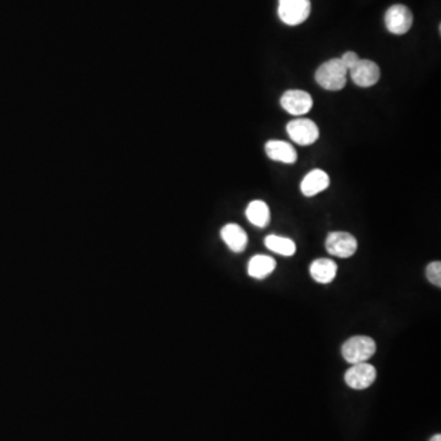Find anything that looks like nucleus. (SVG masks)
<instances>
[{"mask_svg": "<svg viewBox=\"0 0 441 441\" xmlns=\"http://www.w3.org/2000/svg\"><path fill=\"white\" fill-rule=\"evenodd\" d=\"M337 274V265L330 259H318L310 265V275L318 283L328 285L335 280Z\"/></svg>", "mask_w": 441, "mask_h": 441, "instance_id": "obj_13", "label": "nucleus"}, {"mask_svg": "<svg viewBox=\"0 0 441 441\" xmlns=\"http://www.w3.org/2000/svg\"><path fill=\"white\" fill-rule=\"evenodd\" d=\"M328 185H330V177L328 173L323 170H313L304 177L300 184V190L304 196L312 198L324 190L328 189Z\"/></svg>", "mask_w": 441, "mask_h": 441, "instance_id": "obj_10", "label": "nucleus"}, {"mask_svg": "<svg viewBox=\"0 0 441 441\" xmlns=\"http://www.w3.org/2000/svg\"><path fill=\"white\" fill-rule=\"evenodd\" d=\"M266 155L274 161L293 165L297 161V151L290 143L281 140H271L265 145Z\"/></svg>", "mask_w": 441, "mask_h": 441, "instance_id": "obj_12", "label": "nucleus"}, {"mask_svg": "<svg viewBox=\"0 0 441 441\" xmlns=\"http://www.w3.org/2000/svg\"><path fill=\"white\" fill-rule=\"evenodd\" d=\"M287 133L294 143L300 146L313 145L319 139L320 132L318 125L313 120L307 118H298L290 120L287 124Z\"/></svg>", "mask_w": 441, "mask_h": 441, "instance_id": "obj_4", "label": "nucleus"}, {"mask_svg": "<svg viewBox=\"0 0 441 441\" xmlns=\"http://www.w3.org/2000/svg\"><path fill=\"white\" fill-rule=\"evenodd\" d=\"M340 59H341V62L343 63V65L347 68V70L350 72V69L354 67L361 58L358 57L357 53L346 52Z\"/></svg>", "mask_w": 441, "mask_h": 441, "instance_id": "obj_18", "label": "nucleus"}, {"mask_svg": "<svg viewBox=\"0 0 441 441\" xmlns=\"http://www.w3.org/2000/svg\"><path fill=\"white\" fill-rule=\"evenodd\" d=\"M350 75L357 86L371 87L380 80V68L373 60L359 59L356 65L350 69Z\"/></svg>", "mask_w": 441, "mask_h": 441, "instance_id": "obj_9", "label": "nucleus"}, {"mask_svg": "<svg viewBox=\"0 0 441 441\" xmlns=\"http://www.w3.org/2000/svg\"><path fill=\"white\" fill-rule=\"evenodd\" d=\"M427 279L433 285L441 287V264L440 261H434L427 267Z\"/></svg>", "mask_w": 441, "mask_h": 441, "instance_id": "obj_17", "label": "nucleus"}, {"mask_svg": "<svg viewBox=\"0 0 441 441\" xmlns=\"http://www.w3.org/2000/svg\"><path fill=\"white\" fill-rule=\"evenodd\" d=\"M282 108L295 117L305 115L312 110L313 98L303 90H288L281 97Z\"/></svg>", "mask_w": 441, "mask_h": 441, "instance_id": "obj_7", "label": "nucleus"}, {"mask_svg": "<svg viewBox=\"0 0 441 441\" xmlns=\"http://www.w3.org/2000/svg\"><path fill=\"white\" fill-rule=\"evenodd\" d=\"M376 379V369L369 363H357L345 374L346 384L354 390L368 389Z\"/></svg>", "mask_w": 441, "mask_h": 441, "instance_id": "obj_8", "label": "nucleus"}, {"mask_svg": "<svg viewBox=\"0 0 441 441\" xmlns=\"http://www.w3.org/2000/svg\"><path fill=\"white\" fill-rule=\"evenodd\" d=\"M312 11L310 0H279V16L288 26L303 24Z\"/></svg>", "mask_w": 441, "mask_h": 441, "instance_id": "obj_3", "label": "nucleus"}, {"mask_svg": "<svg viewBox=\"0 0 441 441\" xmlns=\"http://www.w3.org/2000/svg\"><path fill=\"white\" fill-rule=\"evenodd\" d=\"M430 441H441L440 434H437V435H434V437L430 439Z\"/></svg>", "mask_w": 441, "mask_h": 441, "instance_id": "obj_19", "label": "nucleus"}, {"mask_svg": "<svg viewBox=\"0 0 441 441\" xmlns=\"http://www.w3.org/2000/svg\"><path fill=\"white\" fill-rule=\"evenodd\" d=\"M265 245L269 250L280 254L282 257H292L297 250L295 243L292 239L276 234H271L265 238Z\"/></svg>", "mask_w": 441, "mask_h": 441, "instance_id": "obj_16", "label": "nucleus"}, {"mask_svg": "<svg viewBox=\"0 0 441 441\" xmlns=\"http://www.w3.org/2000/svg\"><path fill=\"white\" fill-rule=\"evenodd\" d=\"M413 24L411 10L404 5H392L385 14V25L389 32L394 34H407Z\"/></svg>", "mask_w": 441, "mask_h": 441, "instance_id": "obj_5", "label": "nucleus"}, {"mask_svg": "<svg viewBox=\"0 0 441 441\" xmlns=\"http://www.w3.org/2000/svg\"><path fill=\"white\" fill-rule=\"evenodd\" d=\"M376 343L371 337L354 336L343 343L342 356L351 364L364 363L374 356Z\"/></svg>", "mask_w": 441, "mask_h": 441, "instance_id": "obj_2", "label": "nucleus"}, {"mask_svg": "<svg viewBox=\"0 0 441 441\" xmlns=\"http://www.w3.org/2000/svg\"><path fill=\"white\" fill-rule=\"evenodd\" d=\"M325 247L328 254L333 257L346 259L351 257L357 252L358 242L351 233L332 232L326 238Z\"/></svg>", "mask_w": 441, "mask_h": 441, "instance_id": "obj_6", "label": "nucleus"}, {"mask_svg": "<svg viewBox=\"0 0 441 441\" xmlns=\"http://www.w3.org/2000/svg\"><path fill=\"white\" fill-rule=\"evenodd\" d=\"M245 215L248 221L253 223L255 227L265 228L271 221L270 209L266 203L261 200H254L248 205Z\"/></svg>", "mask_w": 441, "mask_h": 441, "instance_id": "obj_15", "label": "nucleus"}, {"mask_svg": "<svg viewBox=\"0 0 441 441\" xmlns=\"http://www.w3.org/2000/svg\"><path fill=\"white\" fill-rule=\"evenodd\" d=\"M221 237L227 247L234 253H242L248 245V236L245 231L236 223H228L221 229Z\"/></svg>", "mask_w": 441, "mask_h": 441, "instance_id": "obj_11", "label": "nucleus"}, {"mask_svg": "<svg viewBox=\"0 0 441 441\" xmlns=\"http://www.w3.org/2000/svg\"><path fill=\"white\" fill-rule=\"evenodd\" d=\"M348 70L340 58H333L324 63L315 72V80L323 89L340 91L346 86Z\"/></svg>", "mask_w": 441, "mask_h": 441, "instance_id": "obj_1", "label": "nucleus"}, {"mask_svg": "<svg viewBox=\"0 0 441 441\" xmlns=\"http://www.w3.org/2000/svg\"><path fill=\"white\" fill-rule=\"evenodd\" d=\"M275 267L276 261L274 257H269V255H255L249 261L248 272H249V276H252L254 279L262 280L271 275L272 271L275 270Z\"/></svg>", "mask_w": 441, "mask_h": 441, "instance_id": "obj_14", "label": "nucleus"}]
</instances>
